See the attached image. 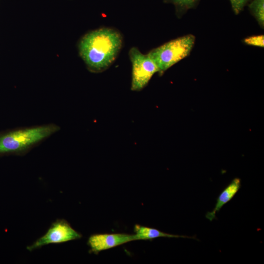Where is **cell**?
I'll use <instances>...</instances> for the list:
<instances>
[{"label": "cell", "instance_id": "obj_12", "mask_svg": "<svg viewBox=\"0 0 264 264\" xmlns=\"http://www.w3.org/2000/svg\"><path fill=\"white\" fill-rule=\"evenodd\" d=\"M250 0H230L232 9L235 14H239Z\"/></svg>", "mask_w": 264, "mask_h": 264}, {"label": "cell", "instance_id": "obj_2", "mask_svg": "<svg viewBox=\"0 0 264 264\" xmlns=\"http://www.w3.org/2000/svg\"><path fill=\"white\" fill-rule=\"evenodd\" d=\"M47 124L13 130L0 133V154L23 155L60 130Z\"/></svg>", "mask_w": 264, "mask_h": 264}, {"label": "cell", "instance_id": "obj_6", "mask_svg": "<svg viewBox=\"0 0 264 264\" xmlns=\"http://www.w3.org/2000/svg\"><path fill=\"white\" fill-rule=\"evenodd\" d=\"M136 240L134 235L127 234H100L90 236L88 244L90 251L97 254L105 250Z\"/></svg>", "mask_w": 264, "mask_h": 264}, {"label": "cell", "instance_id": "obj_8", "mask_svg": "<svg viewBox=\"0 0 264 264\" xmlns=\"http://www.w3.org/2000/svg\"><path fill=\"white\" fill-rule=\"evenodd\" d=\"M135 236L136 240H152L159 237L194 238L195 237H189L183 235H174L163 232L156 229L149 228L140 225H135L134 228Z\"/></svg>", "mask_w": 264, "mask_h": 264}, {"label": "cell", "instance_id": "obj_5", "mask_svg": "<svg viewBox=\"0 0 264 264\" xmlns=\"http://www.w3.org/2000/svg\"><path fill=\"white\" fill-rule=\"evenodd\" d=\"M81 237L82 235L74 229L66 220L58 219L51 224L43 236L26 248L29 251H32L44 245L62 243Z\"/></svg>", "mask_w": 264, "mask_h": 264}, {"label": "cell", "instance_id": "obj_3", "mask_svg": "<svg viewBox=\"0 0 264 264\" xmlns=\"http://www.w3.org/2000/svg\"><path fill=\"white\" fill-rule=\"evenodd\" d=\"M195 37L189 34L171 40L152 49L148 54L156 64L160 74L189 55Z\"/></svg>", "mask_w": 264, "mask_h": 264}, {"label": "cell", "instance_id": "obj_11", "mask_svg": "<svg viewBox=\"0 0 264 264\" xmlns=\"http://www.w3.org/2000/svg\"><path fill=\"white\" fill-rule=\"evenodd\" d=\"M177 8L186 10L193 7L198 0H169Z\"/></svg>", "mask_w": 264, "mask_h": 264}, {"label": "cell", "instance_id": "obj_7", "mask_svg": "<svg viewBox=\"0 0 264 264\" xmlns=\"http://www.w3.org/2000/svg\"><path fill=\"white\" fill-rule=\"evenodd\" d=\"M241 187V181L239 178H235L221 191L217 199L214 208L211 212H208L205 217L210 221L216 218L217 213L227 202L231 200Z\"/></svg>", "mask_w": 264, "mask_h": 264}, {"label": "cell", "instance_id": "obj_4", "mask_svg": "<svg viewBox=\"0 0 264 264\" xmlns=\"http://www.w3.org/2000/svg\"><path fill=\"white\" fill-rule=\"evenodd\" d=\"M129 54L132 66L131 89L140 91L158 72V67L148 54H143L136 47L131 48Z\"/></svg>", "mask_w": 264, "mask_h": 264}, {"label": "cell", "instance_id": "obj_10", "mask_svg": "<svg viewBox=\"0 0 264 264\" xmlns=\"http://www.w3.org/2000/svg\"><path fill=\"white\" fill-rule=\"evenodd\" d=\"M243 42L249 45L264 47V36L259 35L248 37L243 40Z\"/></svg>", "mask_w": 264, "mask_h": 264}, {"label": "cell", "instance_id": "obj_1", "mask_svg": "<svg viewBox=\"0 0 264 264\" xmlns=\"http://www.w3.org/2000/svg\"><path fill=\"white\" fill-rule=\"evenodd\" d=\"M123 39L116 30L101 28L85 35L81 40L80 54L93 72H100L107 69L119 53Z\"/></svg>", "mask_w": 264, "mask_h": 264}, {"label": "cell", "instance_id": "obj_9", "mask_svg": "<svg viewBox=\"0 0 264 264\" xmlns=\"http://www.w3.org/2000/svg\"><path fill=\"white\" fill-rule=\"evenodd\" d=\"M249 10L262 27L264 26V0H253L249 5Z\"/></svg>", "mask_w": 264, "mask_h": 264}]
</instances>
